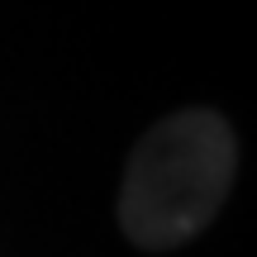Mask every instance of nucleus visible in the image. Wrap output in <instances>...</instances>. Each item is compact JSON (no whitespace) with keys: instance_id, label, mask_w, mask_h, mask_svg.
Masks as SVG:
<instances>
[{"instance_id":"obj_1","label":"nucleus","mask_w":257,"mask_h":257,"mask_svg":"<svg viewBox=\"0 0 257 257\" xmlns=\"http://www.w3.org/2000/svg\"><path fill=\"white\" fill-rule=\"evenodd\" d=\"M238 172V143L224 114L181 110L138 138L119 186V229L148 252H172L191 243L219 205L229 200Z\"/></svg>"}]
</instances>
